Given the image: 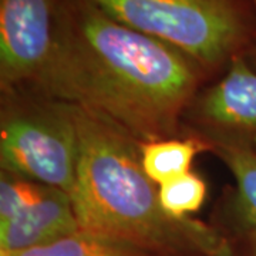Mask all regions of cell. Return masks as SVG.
I'll return each instance as SVG.
<instances>
[{
    "label": "cell",
    "mask_w": 256,
    "mask_h": 256,
    "mask_svg": "<svg viewBox=\"0 0 256 256\" xmlns=\"http://www.w3.org/2000/svg\"><path fill=\"white\" fill-rule=\"evenodd\" d=\"M210 256H235V254H234V250H232V248H230L228 242H225L215 254H212Z\"/></svg>",
    "instance_id": "obj_13"
},
{
    "label": "cell",
    "mask_w": 256,
    "mask_h": 256,
    "mask_svg": "<svg viewBox=\"0 0 256 256\" xmlns=\"http://www.w3.org/2000/svg\"><path fill=\"white\" fill-rule=\"evenodd\" d=\"M252 256H256V239H255V246H254V252H252Z\"/></svg>",
    "instance_id": "obj_14"
},
{
    "label": "cell",
    "mask_w": 256,
    "mask_h": 256,
    "mask_svg": "<svg viewBox=\"0 0 256 256\" xmlns=\"http://www.w3.org/2000/svg\"><path fill=\"white\" fill-rule=\"evenodd\" d=\"M37 82L127 134L154 141L174 131L196 74L178 48L76 0L72 13L60 12L57 50Z\"/></svg>",
    "instance_id": "obj_1"
},
{
    "label": "cell",
    "mask_w": 256,
    "mask_h": 256,
    "mask_svg": "<svg viewBox=\"0 0 256 256\" xmlns=\"http://www.w3.org/2000/svg\"><path fill=\"white\" fill-rule=\"evenodd\" d=\"M202 146L195 140H162L141 146V165L154 184L162 185L190 172L194 156Z\"/></svg>",
    "instance_id": "obj_8"
},
{
    "label": "cell",
    "mask_w": 256,
    "mask_h": 256,
    "mask_svg": "<svg viewBox=\"0 0 256 256\" xmlns=\"http://www.w3.org/2000/svg\"><path fill=\"white\" fill-rule=\"evenodd\" d=\"M82 230L72 196L44 186L38 201L16 218L0 224V254H18L44 246Z\"/></svg>",
    "instance_id": "obj_6"
},
{
    "label": "cell",
    "mask_w": 256,
    "mask_h": 256,
    "mask_svg": "<svg viewBox=\"0 0 256 256\" xmlns=\"http://www.w3.org/2000/svg\"><path fill=\"white\" fill-rule=\"evenodd\" d=\"M0 256H154L144 249L90 232L78 230L44 246Z\"/></svg>",
    "instance_id": "obj_9"
},
{
    "label": "cell",
    "mask_w": 256,
    "mask_h": 256,
    "mask_svg": "<svg viewBox=\"0 0 256 256\" xmlns=\"http://www.w3.org/2000/svg\"><path fill=\"white\" fill-rule=\"evenodd\" d=\"M3 171L72 195L78 164V136L67 106L54 112L20 114L2 124Z\"/></svg>",
    "instance_id": "obj_4"
},
{
    "label": "cell",
    "mask_w": 256,
    "mask_h": 256,
    "mask_svg": "<svg viewBox=\"0 0 256 256\" xmlns=\"http://www.w3.org/2000/svg\"><path fill=\"white\" fill-rule=\"evenodd\" d=\"M254 3H255V6H256V0H254Z\"/></svg>",
    "instance_id": "obj_15"
},
{
    "label": "cell",
    "mask_w": 256,
    "mask_h": 256,
    "mask_svg": "<svg viewBox=\"0 0 256 256\" xmlns=\"http://www.w3.org/2000/svg\"><path fill=\"white\" fill-rule=\"evenodd\" d=\"M160 204L162 210L174 218H188L204 204L206 185L198 175L188 172L174 178L158 188Z\"/></svg>",
    "instance_id": "obj_11"
},
{
    "label": "cell",
    "mask_w": 256,
    "mask_h": 256,
    "mask_svg": "<svg viewBox=\"0 0 256 256\" xmlns=\"http://www.w3.org/2000/svg\"><path fill=\"white\" fill-rule=\"evenodd\" d=\"M216 150L236 181L239 215L256 239V152L230 142L220 144Z\"/></svg>",
    "instance_id": "obj_10"
},
{
    "label": "cell",
    "mask_w": 256,
    "mask_h": 256,
    "mask_svg": "<svg viewBox=\"0 0 256 256\" xmlns=\"http://www.w3.org/2000/svg\"><path fill=\"white\" fill-rule=\"evenodd\" d=\"M130 28L206 66L220 63L245 36L234 0H82Z\"/></svg>",
    "instance_id": "obj_3"
},
{
    "label": "cell",
    "mask_w": 256,
    "mask_h": 256,
    "mask_svg": "<svg viewBox=\"0 0 256 256\" xmlns=\"http://www.w3.org/2000/svg\"><path fill=\"white\" fill-rule=\"evenodd\" d=\"M58 28L54 0H0L2 84L38 82L54 57Z\"/></svg>",
    "instance_id": "obj_5"
},
{
    "label": "cell",
    "mask_w": 256,
    "mask_h": 256,
    "mask_svg": "<svg viewBox=\"0 0 256 256\" xmlns=\"http://www.w3.org/2000/svg\"><path fill=\"white\" fill-rule=\"evenodd\" d=\"M44 186L3 171L0 181V224L16 218L38 201Z\"/></svg>",
    "instance_id": "obj_12"
},
{
    "label": "cell",
    "mask_w": 256,
    "mask_h": 256,
    "mask_svg": "<svg viewBox=\"0 0 256 256\" xmlns=\"http://www.w3.org/2000/svg\"><path fill=\"white\" fill-rule=\"evenodd\" d=\"M78 136L72 192L80 229L154 255L215 254L226 240L191 218L168 215L128 134L92 111L66 104Z\"/></svg>",
    "instance_id": "obj_2"
},
{
    "label": "cell",
    "mask_w": 256,
    "mask_h": 256,
    "mask_svg": "<svg viewBox=\"0 0 256 256\" xmlns=\"http://www.w3.org/2000/svg\"><path fill=\"white\" fill-rule=\"evenodd\" d=\"M205 117L224 127L256 132V74L235 60L202 101Z\"/></svg>",
    "instance_id": "obj_7"
}]
</instances>
